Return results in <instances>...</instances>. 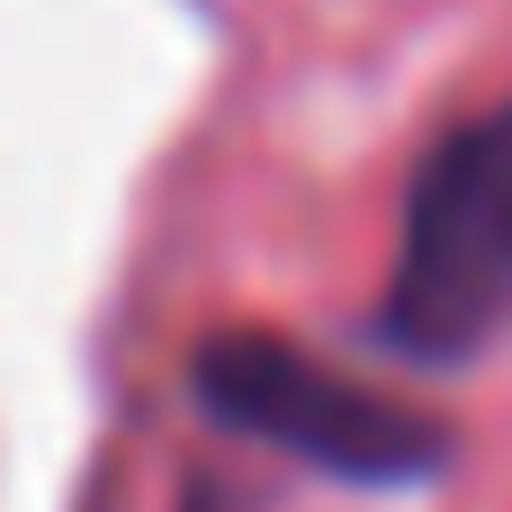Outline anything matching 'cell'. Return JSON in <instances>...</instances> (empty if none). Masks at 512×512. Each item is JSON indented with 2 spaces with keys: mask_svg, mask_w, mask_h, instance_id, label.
Instances as JSON below:
<instances>
[{
  "mask_svg": "<svg viewBox=\"0 0 512 512\" xmlns=\"http://www.w3.org/2000/svg\"><path fill=\"white\" fill-rule=\"evenodd\" d=\"M512 333V108L441 135L414 171L378 342L414 369H459Z\"/></svg>",
  "mask_w": 512,
  "mask_h": 512,
  "instance_id": "obj_1",
  "label": "cell"
},
{
  "mask_svg": "<svg viewBox=\"0 0 512 512\" xmlns=\"http://www.w3.org/2000/svg\"><path fill=\"white\" fill-rule=\"evenodd\" d=\"M198 414L315 477H342V486H432L450 459V432L432 414H414L378 387H351L342 369H324L270 333H225L198 351Z\"/></svg>",
  "mask_w": 512,
  "mask_h": 512,
  "instance_id": "obj_2",
  "label": "cell"
}]
</instances>
